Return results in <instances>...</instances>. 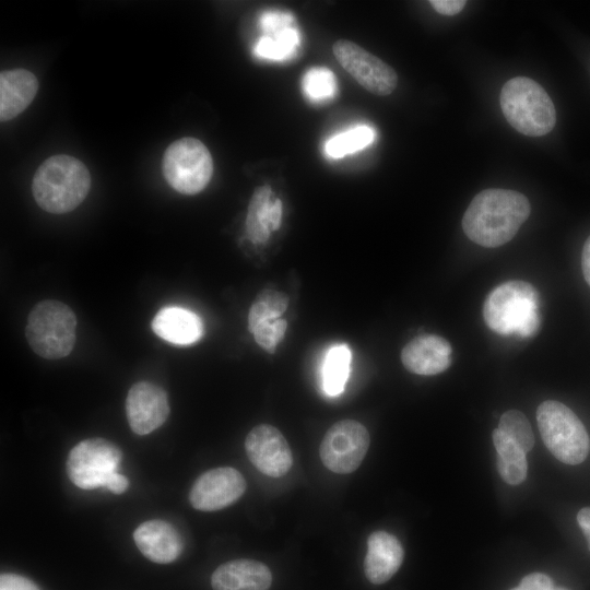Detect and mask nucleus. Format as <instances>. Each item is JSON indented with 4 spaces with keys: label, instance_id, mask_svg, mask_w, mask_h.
<instances>
[{
    "label": "nucleus",
    "instance_id": "19",
    "mask_svg": "<svg viewBox=\"0 0 590 590\" xmlns=\"http://www.w3.org/2000/svg\"><path fill=\"white\" fill-rule=\"evenodd\" d=\"M152 329L161 339L176 345L192 344L203 334L200 317L178 306L160 309L152 320Z\"/></svg>",
    "mask_w": 590,
    "mask_h": 590
},
{
    "label": "nucleus",
    "instance_id": "2",
    "mask_svg": "<svg viewBox=\"0 0 590 590\" xmlns=\"http://www.w3.org/2000/svg\"><path fill=\"white\" fill-rule=\"evenodd\" d=\"M91 188V175L83 162L67 155H52L37 168L32 192L36 203L52 214L78 208Z\"/></svg>",
    "mask_w": 590,
    "mask_h": 590
},
{
    "label": "nucleus",
    "instance_id": "3",
    "mask_svg": "<svg viewBox=\"0 0 590 590\" xmlns=\"http://www.w3.org/2000/svg\"><path fill=\"white\" fill-rule=\"evenodd\" d=\"M486 326L497 334L530 338L541 327L540 296L535 287L521 280L496 286L483 305Z\"/></svg>",
    "mask_w": 590,
    "mask_h": 590
},
{
    "label": "nucleus",
    "instance_id": "17",
    "mask_svg": "<svg viewBox=\"0 0 590 590\" xmlns=\"http://www.w3.org/2000/svg\"><path fill=\"white\" fill-rule=\"evenodd\" d=\"M272 575L255 559H234L220 565L211 577L213 590H269Z\"/></svg>",
    "mask_w": 590,
    "mask_h": 590
},
{
    "label": "nucleus",
    "instance_id": "15",
    "mask_svg": "<svg viewBox=\"0 0 590 590\" xmlns=\"http://www.w3.org/2000/svg\"><path fill=\"white\" fill-rule=\"evenodd\" d=\"M133 539L140 552L157 564L174 562L182 551L178 531L169 522L160 519L142 522L134 530Z\"/></svg>",
    "mask_w": 590,
    "mask_h": 590
},
{
    "label": "nucleus",
    "instance_id": "6",
    "mask_svg": "<svg viewBox=\"0 0 590 590\" xmlns=\"http://www.w3.org/2000/svg\"><path fill=\"white\" fill-rule=\"evenodd\" d=\"M541 437L551 453L566 464H579L590 450L589 435L579 417L555 400L542 402L536 410Z\"/></svg>",
    "mask_w": 590,
    "mask_h": 590
},
{
    "label": "nucleus",
    "instance_id": "11",
    "mask_svg": "<svg viewBox=\"0 0 590 590\" xmlns=\"http://www.w3.org/2000/svg\"><path fill=\"white\" fill-rule=\"evenodd\" d=\"M246 481L234 468L224 467L202 473L193 483L189 502L201 511L223 509L241 497Z\"/></svg>",
    "mask_w": 590,
    "mask_h": 590
},
{
    "label": "nucleus",
    "instance_id": "22",
    "mask_svg": "<svg viewBox=\"0 0 590 590\" xmlns=\"http://www.w3.org/2000/svg\"><path fill=\"white\" fill-rule=\"evenodd\" d=\"M351 351L345 344L332 346L322 365V388L328 396L335 397L343 392L350 374Z\"/></svg>",
    "mask_w": 590,
    "mask_h": 590
},
{
    "label": "nucleus",
    "instance_id": "27",
    "mask_svg": "<svg viewBox=\"0 0 590 590\" xmlns=\"http://www.w3.org/2000/svg\"><path fill=\"white\" fill-rule=\"evenodd\" d=\"M305 93L314 101H324L337 93V81L333 73L326 68L310 69L303 79Z\"/></svg>",
    "mask_w": 590,
    "mask_h": 590
},
{
    "label": "nucleus",
    "instance_id": "21",
    "mask_svg": "<svg viewBox=\"0 0 590 590\" xmlns=\"http://www.w3.org/2000/svg\"><path fill=\"white\" fill-rule=\"evenodd\" d=\"M493 444L497 451V470L502 479L518 485L527 477L526 452L498 428L493 430Z\"/></svg>",
    "mask_w": 590,
    "mask_h": 590
},
{
    "label": "nucleus",
    "instance_id": "32",
    "mask_svg": "<svg viewBox=\"0 0 590 590\" xmlns=\"http://www.w3.org/2000/svg\"><path fill=\"white\" fill-rule=\"evenodd\" d=\"M577 522L586 536L590 551V507L581 508L577 514Z\"/></svg>",
    "mask_w": 590,
    "mask_h": 590
},
{
    "label": "nucleus",
    "instance_id": "35",
    "mask_svg": "<svg viewBox=\"0 0 590 590\" xmlns=\"http://www.w3.org/2000/svg\"><path fill=\"white\" fill-rule=\"evenodd\" d=\"M554 590H567V589H564V588H558V589H554Z\"/></svg>",
    "mask_w": 590,
    "mask_h": 590
},
{
    "label": "nucleus",
    "instance_id": "34",
    "mask_svg": "<svg viewBox=\"0 0 590 590\" xmlns=\"http://www.w3.org/2000/svg\"><path fill=\"white\" fill-rule=\"evenodd\" d=\"M581 269L585 281L590 286V236L586 239L582 248Z\"/></svg>",
    "mask_w": 590,
    "mask_h": 590
},
{
    "label": "nucleus",
    "instance_id": "10",
    "mask_svg": "<svg viewBox=\"0 0 590 590\" xmlns=\"http://www.w3.org/2000/svg\"><path fill=\"white\" fill-rule=\"evenodd\" d=\"M332 51L341 67L368 92L387 96L397 87L398 75L393 68L356 43L338 39Z\"/></svg>",
    "mask_w": 590,
    "mask_h": 590
},
{
    "label": "nucleus",
    "instance_id": "33",
    "mask_svg": "<svg viewBox=\"0 0 590 590\" xmlns=\"http://www.w3.org/2000/svg\"><path fill=\"white\" fill-rule=\"evenodd\" d=\"M128 484H129L128 479L125 475L117 472L111 476L106 488L113 492L114 494H121L127 489Z\"/></svg>",
    "mask_w": 590,
    "mask_h": 590
},
{
    "label": "nucleus",
    "instance_id": "12",
    "mask_svg": "<svg viewBox=\"0 0 590 590\" xmlns=\"http://www.w3.org/2000/svg\"><path fill=\"white\" fill-rule=\"evenodd\" d=\"M245 449L256 469L268 476L281 477L293 465V455L286 439L272 425L253 427L245 439Z\"/></svg>",
    "mask_w": 590,
    "mask_h": 590
},
{
    "label": "nucleus",
    "instance_id": "7",
    "mask_svg": "<svg viewBox=\"0 0 590 590\" xmlns=\"http://www.w3.org/2000/svg\"><path fill=\"white\" fill-rule=\"evenodd\" d=\"M162 169L173 189L191 196L202 191L210 182L213 160L203 142L192 137H184L167 146Z\"/></svg>",
    "mask_w": 590,
    "mask_h": 590
},
{
    "label": "nucleus",
    "instance_id": "30",
    "mask_svg": "<svg viewBox=\"0 0 590 590\" xmlns=\"http://www.w3.org/2000/svg\"><path fill=\"white\" fill-rule=\"evenodd\" d=\"M511 590H554L552 579L542 573H532L523 577L517 588Z\"/></svg>",
    "mask_w": 590,
    "mask_h": 590
},
{
    "label": "nucleus",
    "instance_id": "24",
    "mask_svg": "<svg viewBox=\"0 0 590 590\" xmlns=\"http://www.w3.org/2000/svg\"><path fill=\"white\" fill-rule=\"evenodd\" d=\"M261 37L255 52L263 58L284 59L294 52L298 44V36L295 30L290 25L280 27Z\"/></svg>",
    "mask_w": 590,
    "mask_h": 590
},
{
    "label": "nucleus",
    "instance_id": "20",
    "mask_svg": "<svg viewBox=\"0 0 590 590\" xmlns=\"http://www.w3.org/2000/svg\"><path fill=\"white\" fill-rule=\"evenodd\" d=\"M38 91L36 76L25 69L0 73V120L8 121L23 113Z\"/></svg>",
    "mask_w": 590,
    "mask_h": 590
},
{
    "label": "nucleus",
    "instance_id": "1",
    "mask_svg": "<svg viewBox=\"0 0 590 590\" xmlns=\"http://www.w3.org/2000/svg\"><path fill=\"white\" fill-rule=\"evenodd\" d=\"M531 212L527 197L510 189L477 193L462 217L465 235L475 244L495 248L511 240Z\"/></svg>",
    "mask_w": 590,
    "mask_h": 590
},
{
    "label": "nucleus",
    "instance_id": "31",
    "mask_svg": "<svg viewBox=\"0 0 590 590\" xmlns=\"http://www.w3.org/2000/svg\"><path fill=\"white\" fill-rule=\"evenodd\" d=\"M429 4L436 12L442 15H456L462 11L467 1L464 0H430Z\"/></svg>",
    "mask_w": 590,
    "mask_h": 590
},
{
    "label": "nucleus",
    "instance_id": "13",
    "mask_svg": "<svg viewBox=\"0 0 590 590\" xmlns=\"http://www.w3.org/2000/svg\"><path fill=\"white\" fill-rule=\"evenodd\" d=\"M126 414L134 434L142 436L152 433L168 417L169 403L166 391L149 381L134 384L127 394Z\"/></svg>",
    "mask_w": 590,
    "mask_h": 590
},
{
    "label": "nucleus",
    "instance_id": "8",
    "mask_svg": "<svg viewBox=\"0 0 590 590\" xmlns=\"http://www.w3.org/2000/svg\"><path fill=\"white\" fill-rule=\"evenodd\" d=\"M121 450L104 438H88L76 444L67 458V474L70 481L82 489L107 486L117 473Z\"/></svg>",
    "mask_w": 590,
    "mask_h": 590
},
{
    "label": "nucleus",
    "instance_id": "29",
    "mask_svg": "<svg viewBox=\"0 0 590 590\" xmlns=\"http://www.w3.org/2000/svg\"><path fill=\"white\" fill-rule=\"evenodd\" d=\"M0 590H39V588L24 576L5 573L0 576Z\"/></svg>",
    "mask_w": 590,
    "mask_h": 590
},
{
    "label": "nucleus",
    "instance_id": "18",
    "mask_svg": "<svg viewBox=\"0 0 590 590\" xmlns=\"http://www.w3.org/2000/svg\"><path fill=\"white\" fill-rule=\"evenodd\" d=\"M282 201L270 186L255 189L246 216V233L253 244H264L272 232L278 231L282 220Z\"/></svg>",
    "mask_w": 590,
    "mask_h": 590
},
{
    "label": "nucleus",
    "instance_id": "5",
    "mask_svg": "<svg viewBox=\"0 0 590 590\" xmlns=\"http://www.w3.org/2000/svg\"><path fill=\"white\" fill-rule=\"evenodd\" d=\"M76 318L66 304L48 299L31 310L25 337L31 349L47 359L66 357L75 343Z\"/></svg>",
    "mask_w": 590,
    "mask_h": 590
},
{
    "label": "nucleus",
    "instance_id": "4",
    "mask_svg": "<svg viewBox=\"0 0 590 590\" xmlns=\"http://www.w3.org/2000/svg\"><path fill=\"white\" fill-rule=\"evenodd\" d=\"M499 104L506 120L524 135L541 137L555 126L556 111L551 97L530 78L508 80L500 91Z\"/></svg>",
    "mask_w": 590,
    "mask_h": 590
},
{
    "label": "nucleus",
    "instance_id": "26",
    "mask_svg": "<svg viewBox=\"0 0 590 590\" xmlns=\"http://www.w3.org/2000/svg\"><path fill=\"white\" fill-rule=\"evenodd\" d=\"M497 428L524 452L532 449L534 445L532 428L527 416L522 412L518 410L505 412L499 420Z\"/></svg>",
    "mask_w": 590,
    "mask_h": 590
},
{
    "label": "nucleus",
    "instance_id": "25",
    "mask_svg": "<svg viewBox=\"0 0 590 590\" xmlns=\"http://www.w3.org/2000/svg\"><path fill=\"white\" fill-rule=\"evenodd\" d=\"M375 139V131L368 126H357L334 135L326 144L328 155L340 158L369 145Z\"/></svg>",
    "mask_w": 590,
    "mask_h": 590
},
{
    "label": "nucleus",
    "instance_id": "28",
    "mask_svg": "<svg viewBox=\"0 0 590 590\" xmlns=\"http://www.w3.org/2000/svg\"><path fill=\"white\" fill-rule=\"evenodd\" d=\"M287 322L278 318L260 323L251 333L255 341L268 353H274L286 332Z\"/></svg>",
    "mask_w": 590,
    "mask_h": 590
},
{
    "label": "nucleus",
    "instance_id": "14",
    "mask_svg": "<svg viewBox=\"0 0 590 590\" xmlns=\"http://www.w3.org/2000/svg\"><path fill=\"white\" fill-rule=\"evenodd\" d=\"M401 362L411 373L433 376L445 371L452 362V347L442 337L422 334L401 351Z\"/></svg>",
    "mask_w": 590,
    "mask_h": 590
},
{
    "label": "nucleus",
    "instance_id": "9",
    "mask_svg": "<svg viewBox=\"0 0 590 590\" xmlns=\"http://www.w3.org/2000/svg\"><path fill=\"white\" fill-rule=\"evenodd\" d=\"M369 442L368 430L363 424L342 420L324 434L319 448L320 459L334 473H352L364 460Z\"/></svg>",
    "mask_w": 590,
    "mask_h": 590
},
{
    "label": "nucleus",
    "instance_id": "16",
    "mask_svg": "<svg viewBox=\"0 0 590 590\" xmlns=\"http://www.w3.org/2000/svg\"><path fill=\"white\" fill-rule=\"evenodd\" d=\"M404 551L399 540L386 531L373 532L367 539L364 559L366 578L374 585L388 581L400 568Z\"/></svg>",
    "mask_w": 590,
    "mask_h": 590
},
{
    "label": "nucleus",
    "instance_id": "23",
    "mask_svg": "<svg viewBox=\"0 0 590 590\" xmlns=\"http://www.w3.org/2000/svg\"><path fill=\"white\" fill-rule=\"evenodd\" d=\"M288 297L285 293L271 288L262 290L256 296L248 314V329L252 332L260 323L278 319L285 312Z\"/></svg>",
    "mask_w": 590,
    "mask_h": 590
}]
</instances>
